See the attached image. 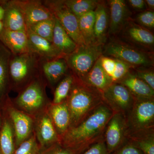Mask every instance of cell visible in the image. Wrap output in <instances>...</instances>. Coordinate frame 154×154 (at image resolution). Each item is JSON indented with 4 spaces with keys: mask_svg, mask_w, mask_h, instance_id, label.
I'll return each instance as SVG.
<instances>
[{
    "mask_svg": "<svg viewBox=\"0 0 154 154\" xmlns=\"http://www.w3.org/2000/svg\"><path fill=\"white\" fill-rule=\"evenodd\" d=\"M82 154H110L103 139L94 144Z\"/></svg>",
    "mask_w": 154,
    "mask_h": 154,
    "instance_id": "d590c367",
    "label": "cell"
},
{
    "mask_svg": "<svg viewBox=\"0 0 154 154\" xmlns=\"http://www.w3.org/2000/svg\"><path fill=\"white\" fill-rule=\"evenodd\" d=\"M38 69L46 85L54 90L58 83L69 72L64 57L50 60L39 59Z\"/></svg>",
    "mask_w": 154,
    "mask_h": 154,
    "instance_id": "4fadbf2b",
    "label": "cell"
},
{
    "mask_svg": "<svg viewBox=\"0 0 154 154\" xmlns=\"http://www.w3.org/2000/svg\"><path fill=\"white\" fill-rule=\"evenodd\" d=\"M11 52L0 41V99H4L11 91L9 63Z\"/></svg>",
    "mask_w": 154,
    "mask_h": 154,
    "instance_id": "d4e9b609",
    "label": "cell"
},
{
    "mask_svg": "<svg viewBox=\"0 0 154 154\" xmlns=\"http://www.w3.org/2000/svg\"><path fill=\"white\" fill-rule=\"evenodd\" d=\"M0 154H2V152H1V150H0Z\"/></svg>",
    "mask_w": 154,
    "mask_h": 154,
    "instance_id": "ee69618b",
    "label": "cell"
},
{
    "mask_svg": "<svg viewBox=\"0 0 154 154\" xmlns=\"http://www.w3.org/2000/svg\"><path fill=\"white\" fill-rule=\"evenodd\" d=\"M82 81L102 93L113 83L102 67L100 57Z\"/></svg>",
    "mask_w": 154,
    "mask_h": 154,
    "instance_id": "7402d4cb",
    "label": "cell"
},
{
    "mask_svg": "<svg viewBox=\"0 0 154 154\" xmlns=\"http://www.w3.org/2000/svg\"><path fill=\"white\" fill-rule=\"evenodd\" d=\"M130 92L135 99H154V90L135 74L128 73L119 82Z\"/></svg>",
    "mask_w": 154,
    "mask_h": 154,
    "instance_id": "ffe728a7",
    "label": "cell"
},
{
    "mask_svg": "<svg viewBox=\"0 0 154 154\" xmlns=\"http://www.w3.org/2000/svg\"><path fill=\"white\" fill-rule=\"evenodd\" d=\"M42 1L77 45H86L79 28L78 18L67 8L63 1Z\"/></svg>",
    "mask_w": 154,
    "mask_h": 154,
    "instance_id": "ba28073f",
    "label": "cell"
},
{
    "mask_svg": "<svg viewBox=\"0 0 154 154\" xmlns=\"http://www.w3.org/2000/svg\"><path fill=\"white\" fill-rule=\"evenodd\" d=\"M46 86L39 75L18 93L12 102L19 110L33 117L46 109L51 102L46 94Z\"/></svg>",
    "mask_w": 154,
    "mask_h": 154,
    "instance_id": "277c9868",
    "label": "cell"
},
{
    "mask_svg": "<svg viewBox=\"0 0 154 154\" xmlns=\"http://www.w3.org/2000/svg\"><path fill=\"white\" fill-rule=\"evenodd\" d=\"M1 104L0 103V131L2 127V123L3 113L2 110V107L1 106Z\"/></svg>",
    "mask_w": 154,
    "mask_h": 154,
    "instance_id": "60d3db41",
    "label": "cell"
},
{
    "mask_svg": "<svg viewBox=\"0 0 154 154\" xmlns=\"http://www.w3.org/2000/svg\"><path fill=\"white\" fill-rule=\"evenodd\" d=\"M135 75L154 90V73L153 71L139 69Z\"/></svg>",
    "mask_w": 154,
    "mask_h": 154,
    "instance_id": "e575fe53",
    "label": "cell"
},
{
    "mask_svg": "<svg viewBox=\"0 0 154 154\" xmlns=\"http://www.w3.org/2000/svg\"><path fill=\"white\" fill-rule=\"evenodd\" d=\"M39 57L32 53L11 54L9 63L11 90L19 93L39 75Z\"/></svg>",
    "mask_w": 154,
    "mask_h": 154,
    "instance_id": "3957f363",
    "label": "cell"
},
{
    "mask_svg": "<svg viewBox=\"0 0 154 154\" xmlns=\"http://www.w3.org/2000/svg\"><path fill=\"white\" fill-rule=\"evenodd\" d=\"M104 102L114 113H120L126 116L131 109L134 97L123 85L113 83L102 93Z\"/></svg>",
    "mask_w": 154,
    "mask_h": 154,
    "instance_id": "30bf717a",
    "label": "cell"
},
{
    "mask_svg": "<svg viewBox=\"0 0 154 154\" xmlns=\"http://www.w3.org/2000/svg\"><path fill=\"white\" fill-rule=\"evenodd\" d=\"M4 14H5V10L2 6L0 5V21H2L4 18Z\"/></svg>",
    "mask_w": 154,
    "mask_h": 154,
    "instance_id": "b9f144b4",
    "label": "cell"
},
{
    "mask_svg": "<svg viewBox=\"0 0 154 154\" xmlns=\"http://www.w3.org/2000/svg\"><path fill=\"white\" fill-rule=\"evenodd\" d=\"M0 5L5 10L2 20L5 29L27 31L24 14L19 0H0Z\"/></svg>",
    "mask_w": 154,
    "mask_h": 154,
    "instance_id": "5bb4252c",
    "label": "cell"
},
{
    "mask_svg": "<svg viewBox=\"0 0 154 154\" xmlns=\"http://www.w3.org/2000/svg\"><path fill=\"white\" fill-rule=\"evenodd\" d=\"M47 108L33 116L34 133L40 150L60 141Z\"/></svg>",
    "mask_w": 154,
    "mask_h": 154,
    "instance_id": "7c38bea8",
    "label": "cell"
},
{
    "mask_svg": "<svg viewBox=\"0 0 154 154\" xmlns=\"http://www.w3.org/2000/svg\"><path fill=\"white\" fill-rule=\"evenodd\" d=\"M75 77L70 71L56 86L54 90L53 99L51 103L60 104L66 101L74 84Z\"/></svg>",
    "mask_w": 154,
    "mask_h": 154,
    "instance_id": "83f0119b",
    "label": "cell"
},
{
    "mask_svg": "<svg viewBox=\"0 0 154 154\" xmlns=\"http://www.w3.org/2000/svg\"><path fill=\"white\" fill-rule=\"evenodd\" d=\"M127 125L125 116L114 113L107 122L104 133L107 151L110 154L126 142Z\"/></svg>",
    "mask_w": 154,
    "mask_h": 154,
    "instance_id": "8fae6325",
    "label": "cell"
},
{
    "mask_svg": "<svg viewBox=\"0 0 154 154\" xmlns=\"http://www.w3.org/2000/svg\"><path fill=\"white\" fill-rule=\"evenodd\" d=\"M103 53L106 56L117 59L131 66H147L153 64L151 58L146 53L117 42L107 44Z\"/></svg>",
    "mask_w": 154,
    "mask_h": 154,
    "instance_id": "9c48e42d",
    "label": "cell"
},
{
    "mask_svg": "<svg viewBox=\"0 0 154 154\" xmlns=\"http://www.w3.org/2000/svg\"><path fill=\"white\" fill-rule=\"evenodd\" d=\"M146 5H147L149 8L151 10H154V0H146L145 1Z\"/></svg>",
    "mask_w": 154,
    "mask_h": 154,
    "instance_id": "ab89813d",
    "label": "cell"
},
{
    "mask_svg": "<svg viewBox=\"0 0 154 154\" xmlns=\"http://www.w3.org/2000/svg\"><path fill=\"white\" fill-rule=\"evenodd\" d=\"M125 36L135 43L145 47L153 46L154 36L149 30L134 23H130L125 31Z\"/></svg>",
    "mask_w": 154,
    "mask_h": 154,
    "instance_id": "484cf974",
    "label": "cell"
},
{
    "mask_svg": "<svg viewBox=\"0 0 154 154\" xmlns=\"http://www.w3.org/2000/svg\"><path fill=\"white\" fill-rule=\"evenodd\" d=\"M95 11H90L78 18L79 28L86 45L96 43L94 37Z\"/></svg>",
    "mask_w": 154,
    "mask_h": 154,
    "instance_id": "4316f807",
    "label": "cell"
},
{
    "mask_svg": "<svg viewBox=\"0 0 154 154\" xmlns=\"http://www.w3.org/2000/svg\"><path fill=\"white\" fill-rule=\"evenodd\" d=\"M14 154H40V147L34 133L17 147Z\"/></svg>",
    "mask_w": 154,
    "mask_h": 154,
    "instance_id": "1f68e13d",
    "label": "cell"
},
{
    "mask_svg": "<svg viewBox=\"0 0 154 154\" xmlns=\"http://www.w3.org/2000/svg\"><path fill=\"white\" fill-rule=\"evenodd\" d=\"M71 117L70 128L80 124L104 102L102 93L75 77L66 100Z\"/></svg>",
    "mask_w": 154,
    "mask_h": 154,
    "instance_id": "7a4b0ae2",
    "label": "cell"
},
{
    "mask_svg": "<svg viewBox=\"0 0 154 154\" xmlns=\"http://www.w3.org/2000/svg\"><path fill=\"white\" fill-rule=\"evenodd\" d=\"M125 117L127 137L154 131V99H135Z\"/></svg>",
    "mask_w": 154,
    "mask_h": 154,
    "instance_id": "5b68a950",
    "label": "cell"
},
{
    "mask_svg": "<svg viewBox=\"0 0 154 154\" xmlns=\"http://www.w3.org/2000/svg\"><path fill=\"white\" fill-rule=\"evenodd\" d=\"M113 113L103 102L79 124L69 128L60 137V143L73 154H82L104 139L105 128Z\"/></svg>",
    "mask_w": 154,
    "mask_h": 154,
    "instance_id": "6da1fadb",
    "label": "cell"
},
{
    "mask_svg": "<svg viewBox=\"0 0 154 154\" xmlns=\"http://www.w3.org/2000/svg\"><path fill=\"white\" fill-rule=\"evenodd\" d=\"M55 22V18L54 17L37 22L27 28L38 36L52 42Z\"/></svg>",
    "mask_w": 154,
    "mask_h": 154,
    "instance_id": "4dcf8cb0",
    "label": "cell"
},
{
    "mask_svg": "<svg viewBox=\"0 0 154 154\" xmlns=\"http://www.w3.org/2000/svg\"><path fill=\"white\" fill-rule=\"evenodd\" d=\"M29 52L34 54L40 60H50L63 57L52 42L38 36L29 28L27 29Z\"/></svg>",
    "mask_w": 154,
    "mask_h": 154,
    "instance_id": "e0dca14e",
    "label": "cell"
},
{
    "mask_svg": "<svg viewBox=\"0 0 154 154\" xmlns=\"http://www.w3.org/2000/svg\"><path fill=\"white\" fill-rule=\"evenodd\" d=\"M40 154H73L60 143H57L40 150Z\"/></svg>",
    "mask_w": 154,
    "mask_h": 154,
    "instance_id": "74e56055",
    "label": "cell"
},
{
    "mask_svg": "<svg viewBox=\"0 0 154 154\" xmlns=\"http://www.w3.org/2000/svg\"><path fill=\"white\" fill-rule=\"evenodd\" d=\"M110 154H144L141 151L137 148L126 141L123 144Z\"/></svg>",
    "mask_w": 154,
    "mask_h": 154,
    "instance_id": "8d00e7d4",
    "label": "cell"
},
{
    "mask_svg": "<svg viewBox=\"0 0 154 154\" xmlns=\"http://www.w3.org/2000/svg\"><path fill=\"white\" fill-rule=\"evenodd\" d=\"M52 43L63 57L70 54L78 46L56 18Z\"/></svg>",
    "mask_w": 154,
    "mask_h": 154,
    "instance_id": "44dd1931",
    "label": "cell"
},
{
    "mask_svg": "<svg viewBox=\"0 0 154 154\" xmlns=\"http://www.w3.org/2000/svg\"><path fill=\"white\" fill-rule=\"evenodd\" d=\"M4 100L5 102L4 111L13 126L17 148L34 133V119L33 116L17 108L8 96H6Z\"/></svg>",
    "mask_w": 154,
    "mask_h": 154,
    "instance_id": "52a82bcc",
    "label": "cell"
},
{
    "mask_svg": "<svg viewBox=\"0 0 154 154\" xmlns=\"http://www.w3.org/2000/svg\"><path fill=\"white\" fill-rule=\"evenodd\" d=\"M94 11L95 19L94 30L95 42L103 45L106 42L109 23L107 8L104 3L99 2Z\"/></svg>",
    "mask_w": 154,
    "mask_h": 154,
    "instance_id": "603a6c76",
    "label": "cell"
},
{
    "mask_svg": "<svg viewBox=\"0 0 154 154\" xmlns=\"http://www.w3.org/2000/svg\"><path fill=\"white\" fill-rule=\"evenodd\" d=\"M137 22L143 27L153 28L154 27V13L152 11H144L137 15Z\"/></svg>",
    "mask_w": 154,
    "mask_h": 154,
    "instance_id": "836d02e7",
    "label": "cell"
},
{
    "mask_svg": "<svg viewBox=\"0 0 154 154\" xmlns=\"http://www.w3.org/2000/svg\"><path fill=\"white\" fill-rule=\"evenodd\" d=\"M47 109L60 140L70 125V114L67 105L66 101L58 104H53L51 102Z\"/></svg>",
    "mask_w": 154,
    "mask_h": 154,
    "instance_id": "ac0fdd59",
    "label": "cell"
},
{
    "mask_svg": "<svg viewBox=\"0 0 154 154\" xmlns=\"http://www.w3.org/2000/svg\"><path fill=\"white\" fill-rule=\"evenodd\" d=\"M27 28L54 17L49 9L39 0H19Z\"/></svg>",
    "mask_w": 154,
    "mask_h": 154,
    "instance_id": "9a60e30c",
    "label": "cell"
},
{
    "mask_svg": "<svg viewBox=\"0 0 154 154\" xmlns=\"http://www.w3.org/2000/svg\"><path fill=\"white\" fill-rule=\"evenodd\" d=\"M0 41L14 55L29 52L27 31L4 28L0 33Z\"/></svg>",
    "mask_w": 154,
    "mask_h": 154,
    "instance_id": "2e32d148",
    "label": "cell"
},
{
    "mask_svg": "<svg viewBox=\"0 0 154 154\" xmlns=\"http://www.w3.org/2000/svg\"><path fill=\"white\" fill-rule=\"evenodd\" d=\"M115 59V69L112 76L111 77L113 83L119 82L125 77L129 73L130 70L132 67L124 62L117 59Z\"/></svg>",
    "mask_w": 154,
    "mask_h": 154,
    "instance_id": "d6a6232c",
    "label": "cell"
},
{
    "mask_svg": "<svg viewBox=\"0 0 154 154\" xmlns=\"http://www.w3.org/2000/svg\"><path fill=\"white\" fill-rule=\"evenodd\" d=\"M126 140L144 154H154V131L128 137Z\"/></svg>",
    "mask_w": 154,
    "mask_h": 154,
    "instance_id": "f1b7e54d",
    "label": "cell"
},
{
    "mask_svg": "<svg viewBox=\"0 0 154 154\" xmlns=\"http://www.w3.org/2000/svg\"><path fill=\"white\" fill-rule=\"evenodd\" d=\"M4 28V25H3L2 21H0V33L2 31Z\"/></svg>",
    "mask_w": 154,
    "mask_h": 154,
    "instance_id": "7bdbcfd3",
    "label": "cell"
},
{
    "mask_svg": "<svg viewBox=\"0 0 154 154\" xmlns=\"http://www.w3.org/2000/svg\"><path fill=\"white\" fill-rule=\"evenodd\" d=\"M128 2L130 5L136 10H143L146 5L145 2L143 0H129Z\"/></svg>",
    "mask_w": 154,
    "mask_h": 154,
    "instance_id": "f35d334b",
    "label": "cell"
},
{
    "mask_svg": "<svg viewBox=\"0 0 154 154\" xmlns=\"http://www.w3.org/2000/svg\"><path fill=\"white\" fill-rule=\"evenodd\" d=\"M16 149L14 129L10 119L5 112L3 113L0 131V150L2 154H14Z\"/></svg>",
    "mask_w": 154,
    "mask_h": 154,
    "instance_id": "cb8c5ba5",
    "label": "cell"
},
{
    "mask_svg": "<svg viewBox=\"0 0 154 154\" xmlns=\"http://www.w3.org/2000/svg\"><path fill=\"white\" fill-rule=\"evenodd\" d=\"M103 46L98 43L78 45L74 51L65 57L69 69L76 78L84 79L102 55Z\"/></svg>",
    "mask_w": 154,
    "mask_h": 154,
    "instance_id": "8992f818",
    "label": "cell"
},
{
    "mask_svg": "<svg viewBox=\"0 0 154 154\" xmlns=\"http://www.w3.org/2000/svg\"><path fill=\"white\" fill-rule=\"evenodd\" d=\"M67 8L79 18L90 11H95L99 3L95 0H64Z\"/></svg>",
    "mask_w": 154,
    "mask_h": 154,
    "instance_id": "f546056e",
    "label": "cell"
},
{
    "mask_svg": "<svg viewBox=\"0 0 154 154\" xmlns=\"http://www.w3.org/2000/svg\"><path fill=\"white\" fill-rule=\"evenodd\" d=\"M110 22L109 33L115 34L124 27L129 18L130 12L126 2L123 0H110Z\"/></svg>",
    "mask_w": 154,
    "mask_h": 154,
    "instance_id": "d6986e66",
    "label": "cell"
}]
</instances>
